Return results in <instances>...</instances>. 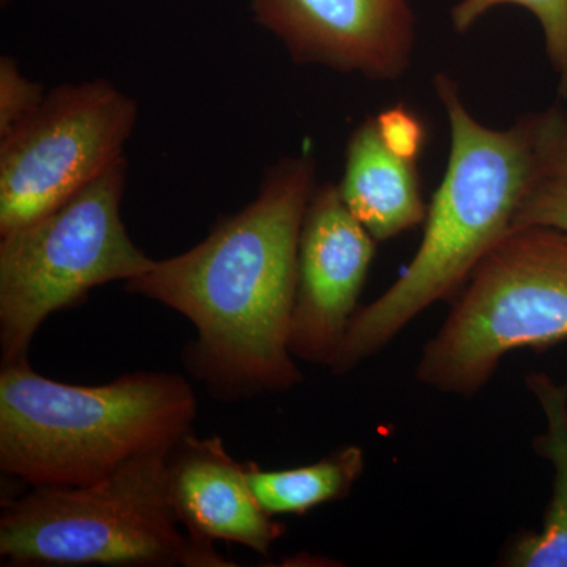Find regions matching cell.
<instances>
[{
  "instance_id": "1",
  "label": "cell",
  "mask_w": 567,
  "mask_h": 567,
  "mask_svg": "<svg viewBox=\"0 0 567 567\" xmlns=\"http://www.w3.org/2000/svg\"><path fill=\"white\" fill-rule=\"evenodd\" d=\"M316 189L311 153L284 158L248 207L125 282L194 324L185 364L216 399L284 393L303 380L289 339L301 227Z\"/></svg>"
},
{
  "instance_id": "2",
  "label": "cell",
  "mask_w": 567,
  "mask_h": 567,
  "mask_svg": "<svg viewBox=\"0 0 567 567\" xmlns=\"http://www.w3.org/2000/svg\"><path fill=\"white\" fill-rule=\"evenodd\" d=\"M435 93L450 123V156L432 197L423 240L386 292L358 309L328 365L346 375L382 352L416 317L453 300L507 234L525 197L540 181L532 114L495 130L466 110L453 78L439 73Z\"/></svg>"
},
{
  "instance_id": "3",
  "label": "cell",
  "mask_w": 567,
  "mask_h": 567,
  "mask_svg": "<svg viewBox=\"0 0 567 567\" xmlns=\"http://www.w3.org/2000/svg\"><path fill=\"white\" fill-rule=\"evenodd\" d=\"M197 399L188 380L134 372L103 385H71L28 360L0 372V468L32 487H81L133 458L173 453L192 434Z\"/></svg>"
},
{
  "instance_id": "4",
  "label": "cell",
  "mask_w": 567,
  "mask_h": 567,
  "mask_svg": "<svg viewBox=\"0 0 567 567\" xmlns=\"http://www.w3.org/2000/svg\"><path fill=\"white\" fill-rule=\"evenodd\" d=\"M133 458L81 487H33L3 503L0 557L9 566L226 567L213 543L183 535L167 496V458Z\"/></svg>"
},
{
  "instance_id": "5",
  "label": "cell",
  "mask_w": 567,
  "mask_h": 567,
  "mask_svg": "<svg viewBox=\"0 0 567 567\" xmlns=\"http://www.w3.org/2000/svg\"><path fill=\"white\" fill-rule=\"evenodd\" d=\"M567 339V235L517 227L488 252L415 369L421 386L476 398L506 354L543 350Z\"/></svg>"
},
{
  "instance_id": "6",
  "label": "cell",
  "mask_w": 567,
  "mask_h": 567,
  "mask_svg": "<svg viewBox=\"0 0 567 567\" xmlns=\"http://www.w3.org/2000/svg\"><path fill=\"white\" fill-rule=\"evenodd\" d=\"M126 159L35 221L0 235L2 363L28 360L44 320L80 305L95 287L128 282L155 260L133 244L122 221Z\"/></svg>"
},
{
  "instance_id": "7",
  "label": "cell",
  "mask_w": 567,
  "mask_h": 567,
  "mask_svg": "<svg viewBox=\"0 0 567 567\" xmlns=\"http://www.w3.org/2000/svg\"><path fill=\"white\" fill-rule=\"evenodd\" d=\"M136 103L111 82L62 85L0 137V235L35 221L123 156Z\"/></svg>"
},
{
  "instance_id": "8",
  "label": "cell",
  "mask_w": 567,
  "mask_h": 567,
  "mask_svg": "<svg viewBox=\"0 0 567 567\" xmlns=\"http://www.w3.org/2000/svg\"><path fill=\"white\" fill-rule=\"evenodd\" d=\"M377 241L342 199L339 185L317 188L298 248L289 349L295 360L330 365L363 292Z\"/></svg>"
},
{
  "instance_id": "9",
  "label": "cell",
  "mask_w": 567,
  "mask_h": 567,
  "mask_svg": "<svg viewBox=\"0 0 567 567\" xmlns=\"http://www.w3.org/2000/svg\"><path fill=\"white\" fill-rule=\"evenodd\" d=\"M254 20L293 62L398 81L412 65L416 18L409 0H251Z\"/></svg>"
},
{
  "instance_id": "10",
  "label": "cell",
  "mask_w": 567,
  "mask_h": 567,
  "mask_svg": "<svg viewBox=\"0 0 567 567\" xmlns=\"http://www.w3.org/2000/svg\"><path fill=\"white\" fill-rule=\"evenodd\" d=\"M167 496L178 524L194 539L238 544L270 554L286 533L254 495L248 464L227 453L221 436L192 434L167 458Z\"/></svg>"
},
{
  "instance_id": "11",
  "label": "cell",
  "mask_w": 567,
  "mask_h": 567,
  "mask_svg": "<svg viewBox=\"0 0 567 567\" xmlns=\"http://www.w3.org/2000/svg\"><path fill=\"white\" fill-rule=\"evenodd\" d=\"M342 199L375 241H386L425 221L416 162L383 144L375 117L365 118L347 144Z\"/></svg>"
},
{
  "instance_id": "12",
  "label": "cell",
  "mask_w": 567,
  "mask_h": 567,
  "mask_svg": "<svg viewBox=\"0 0 567 567\" xmlns=\"http://www.w3.org/2000/svg\"><path fill=\"white\" fill-rule=\"evenodd\" d=\"M525 386L546 416V432L533 440V450L551 465L554 481L543 527L513 537L499 565L567 567V383L559 385L546 372H532Z\"/></svg>"
},
{
  "instance_id": "13",
  "label": "cell",
  "mask_w": 567,
  "mask_h": 567,
  "mask_svg": "<svg viewBox=\"0 0 567 567\" xmlns=\"http://www.w3.org/2000/svg\"><path fill=\"white\" fill-rule=\"evenodd\" d=\"M363 447L347 445L319 462L289 470H262L248 464L249 484L270 516L309 513L315 507L347 498L363 476Z\"/></svg>"
},
{
  "instance_id": "14",
  "label": "cell",
  "mask_w": 567,
  "mask_h": 567,
  "mask_svg": "<svg viewBox=\"0 0 567 567\" xmlns=\"http://www.w3.org/2000/svg\"><path fill=\"white\" fill-rule=\"evenodd\" d=\"M503 6L522 7L539 21L559 96L567 100V0H458L451 20L457 32L465 33L488 11Z\"/></svg>"
},
{
  "instance_id": "15",
  "label": "cell",
  "mask_w": 567,
  "mask_h": 567,
  "mask_svg": "<svg viewBox=\"0 0 567 567\" xmlns=\"http://www.w3.org/2000/svg\"><path fill=\"white\" fill-rule=\"evenodd\" d=\"M44 93L37 82L28 80L17 62L7 55L0 59V137L17 130L39 110Z\"/></svg>"
},
{
  "instance_id": "16",
  "label": "cell",
  "mask_w": 567,
  "mask_h": 567,
  "mask_svg": "<svg viewBox=\"0 0 567 567\" xmlns=\"http://www.w3.org/2000/svg\"><path fill=\"white\" fill-rule=\"evenodd\" d=\"M532 122L540 177L567 181V111L551 106L532 114Z\"/></svg>"
},
{
  "instance_id": "17",
  "label": "cell",
  "mask_w": 567,
  "mask_h": 567,
  "mask_svg": "<svg viewBox=\"0 0 567 567\" xmlns=\"http://www.w3.org/2000/svg\"><path fill=\"white\" fill-rule=\"evenodd\" d=\"M547 227L567 235V181L540 178L525 197L517 213V227Z\"/></svg>"
},
{
  "instance_id": "18",
  "label": "cell",
  "mask_w": 567,
  "mask_h": 567,
  "mask_svg": "<svg viewBox=\"0 0 567 567\" xmlns=\"http://www.w3.org/2000/svg\"><path fill=\"white\" fill-rule=\"evenodd\" d=\"M377 128L383 144L401 158L416 162L425 144L423 122L415 112L398 104L375 115Z\"/></svg>"
}]
</instances>
